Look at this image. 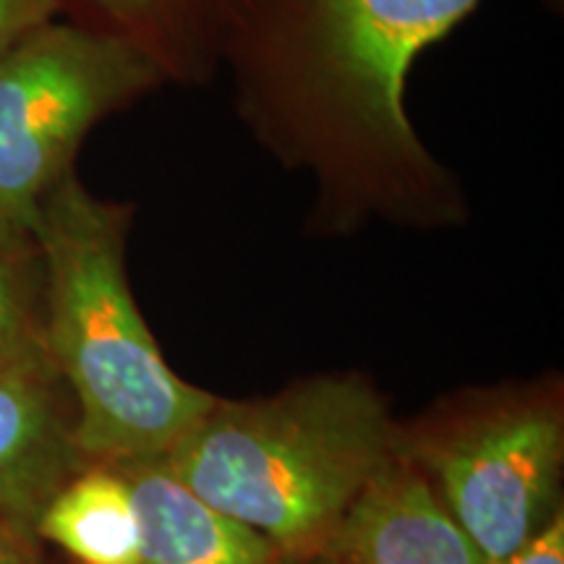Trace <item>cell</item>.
<instances>
[{
    "instance_id": "5",
    "label": "cell",
    "mask_w": 564,
    "mask_h": 564,
    "mask_svg": "<svg viewBox=\"0 0 564 564\" xmlns=\"http://www.w3.org/2000/svg\"><path fill=\"white\" fill-rule=\"evenodd\" d=\"M554 408H494L426 444L421 470L486 564H505L544 528L562 465Z\"/></svg>"
},
{
    "instance_id": "7",
    "label": "cell",
    "mask_w": 564,
    "mask_h": 564,
    "mask_svg": "<svg viewBox=\"0 0 564 564\" xmlns=\"http://www.w3.org/2000/svg\"><path fill=\"white\" fill-rule=\"evenodd\" d=\"M61 384L47 352L0 371V514L32 525L82 460Z\"/></svg>"
},
{
    "instance_id": "13",
    "label": "cell",
    "mask_w": 564,
    "mask_h": 564,
    "mask_svg": "<svg viewBox=\"0 0 564 564\" xmlns=\"http://www.w3.org/2000/svg\"><path fill=\"white\" fill-rule=\"evenodd\" d=\"M505 564H564V518L562 512L533 535L518 554L510 556Z\"/></svg>"
},
{
    "instance_id": "4",
    "label": "cell",
    "mask_w": 564,
    "mask_h": 564,
    "mask_svg": "<svg viewBox=\"0 0 564 564\" xmlns=\"http://www.w3.org/2000/svg\"><path fill=\"white\" fill-rule=\"evenodd\" d=\"M165 84L137 45L95 24L58 17L11 45L0 55V228L32 232L84 139Z\"/></svg>"
},
{
    "instance_id": "3",
    "label": "cell",
    "mask_w": 564,
    "mask_h": 564,
    "mask_svg": "<svg viewBox=\"0 0 564 564\" xmlns=\"http://www.w3.org/2000/svg\"><path fill=\"white\" fill-rule=\"evenodd\" d=\"M394 457L384 405L356 377L223 403L160 460L278 552H322L352 499Z\"/></svg>"
},
{
    "instance_id": "8",
    "label": "cell",
    "mask_w": 564,
    "mask_h": 564,
    "mask_svg": "<svg viewBox=\"0 0 564 564\" xmlns=\"http://www.w3.org/2000/svg\"><path fill=\"white\" fill-rule=\"evenodd\" d=\"M139 520V564H274L278 549L204 502L165 465L121 463Z\"/></svg>"
},
{
    "instance_id": "11",
    "label": "cell",
    "mask_w": 564,
    "mask_h": 564,
    "mask_svg": "<svg viewBox=\"0 0 564 564\" xmlns=\"http://www.w3.org/2000/svg\"><path fill=\"white\" fill-rule=\"evenodd\" d=\"M42 262L32 232L0 228V371L42 356Z\"/></svg>"
},
{
    "instance_id": "10",
    "label": "cell",
    "mask_w": 564,
    "mask_h": 564,
    "mask_svg": "<svg viewBox=\"0 0 564 564\" xmlns=\"http://www.w3.org/2000/svg\"><path fill=\"white\" fill-rule=\"evenodd\" d=\"M34 533L84 564H139V520L123 474L91 468L53 494Z\"/></svg>"
},
{
    "instance_id": "1",
    "label": "cell",
    "mask_w": 564,
    "mask_h": 564,
    "mask_svg": "<svg viewBox=\"0 0 564 564\" xmlns=\"http://www.w3.org/2000/svg\"><path fill=\"white\" fill-rule=\"evenodd\" d=\"M481 0H230L220 68L238 121L314 183L312 228H455L468 196L408 112L415 61Z\"/></svg>"
},
{
    "instance_id": "12",
    "label": "cell",
    "mask_w": 564,
    "mask_h": 564,
    "mask_svg": "<svg viewBox=\"0 0 564 564\" xmlns=\"http://www.w3.org/2000/svg\"><path fill=\"white\" fill-rule=\"evenodd\" d=\"M58 17H63V0H0V55Z\"/></svg>"
},
{
    "instance_id": "6",
    "label": "cell",
    "mask_w": 564,
    "mask_h": 564,
    "mask_svg": "<svg viewBox=\"0 0 564 564\" xmlns=\"http://www.w3.org/2000/svg\"><path fill=\"white\" fill-rule=\"evenodd\" d=\"M329 564H486L426 474L390 457L324 541Z\"/></svg>"
},
{
    "instance_id": "9",
    "label": "cell",
    "mask_w": 564,
    "mask_h": 564,
    "mask_svg": "<svg viewBox=\"0 0 564 564\" xmlns=\"http://www.w3.org/2000/svg\"><path fill=\"white\" fill-rule=\"evenodd\" d=\"M95 26L121 34L167 84L204 87L220 70L230 0H79Z\"/></svg>"
},
{
    "instance_id": "14",
    "label": "cell",
    "mask_w": 564,
    "mask_h": 564,
    "mask_svg": "<svg viewBox=\"0 0 564 564\" xmlns=\"http://www.w3.org/2000/svg\"><path fill=\"white\" fill-rule=\"evenodd\" d=\"M0 564H40L32 523L0 514Z\"/></svg>"
},
{
    "instance_id": "2",
    "label": "cell",
    "mask_w": 564,
    "mask_h": 564,
    "mask_svg": "<svg viewBox=\"0 0 564 564\" xmlns=\"http://www.w3.org/2000/svg\"><path fill=\"white\" fill-rule=\"evenodd\" d=\"M133 204L91 194L76 173L42 202V337L76 398L84 460H160L199 426L215 394L183 382L162 358L126 272Z\"/></svg>"
}]
</instances>
